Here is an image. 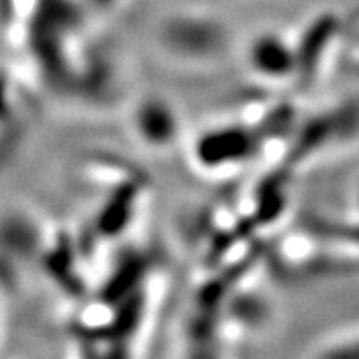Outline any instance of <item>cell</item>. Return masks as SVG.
<instances>
[{"instance_id": "1", "label": "cell", "mask_w": 359, "mask_h": 359, "mask_svg": "<svg viewBox=\"0 0 359 359\" xmlns=\"http://www.w3.org/2000/svg\"><path fill=\"white\" fill-rule=\"evenodd\" d=\"M130 130L134 140L144 148L162 152L178 138V118L168 100L148 94L134 104Z\"/></svg>"}, {"instance_id": "2", "label": "cell", "mask_w": 359, "mask_h": 359, "mask_svg": "<svg viewBox=\"0 0 359 359\" xmlns=\"http://www.w3.org/2000/svg\"><path fill=\"white\" fill-rule=\"evenodd\" d=\"M25 132V108L20 104V94L0 62V164L14 154V148Z\"/></svg>"}, {"instance_id": "3", "label": "cell", "mask_w": 359, "mask_h": 359, "mask_svg": "<svg viewBox=\"0 0 359 359\" xmlns=\"http://www.w3.org/2000/svg\"><path fill=\"white\" fill-rule=\"evenodd\" d=\"M2 341H4V311H2V304H0V346H2Z\"/></svg>"}]
</instances>
